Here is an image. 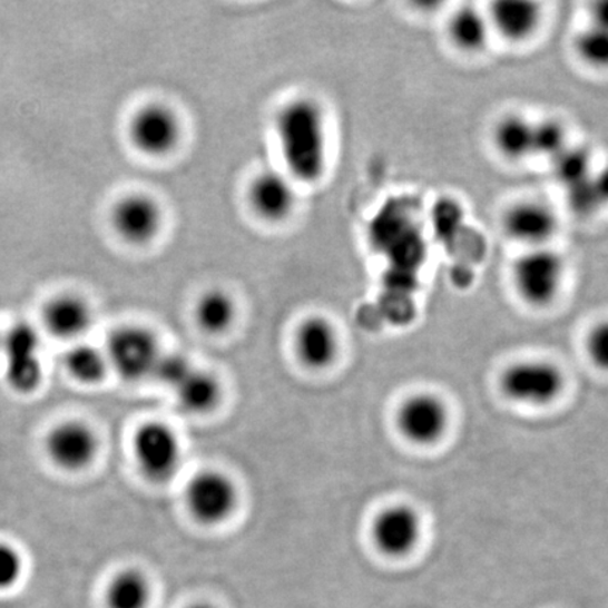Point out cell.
<instances>
[{"instance_id":"obj_9","label":"cell","mask_w":608,"mask_h":608,"mask_svg":"<svg viewBox=\"0 0 608 608\" xmlns=\"http://www.w3.org/2000/svg\"><path fill=\"white\" fill-rule=\"evenodd\" d=\"M186 503L203 524H217L236 509L237 490L231 479L217 471H205L190 480Z\"/></svg>"},{"instance_id":"obj_4","label":"cell","mask_w":608,"mask_h":608,"mask_svg":"<svg viewBox=\"0 0 608 608\" xmlns=\"http://www.w3.org/2000/svg\"><path fill=\"white\" fill-rule=\"evenodd\" d=\"M565 386L557 365L547 361L517 362L500 379L501 391L517 403L543 405L553 402Z\"/></svg>"},{"instance_id":"obj_20","label":"cell","mask_w":608,"mask_h":608,"mask_svg":"<svg viewBox=\"0 0 608 608\" xmlns=\"http://www.w3.org/2000/svg\"><path fill=\"white\" fill-rule=\"evenodd\" d=\"M151 597L146 576L136 569H126L111 579L106 590L109 608H147Z\"/></svg>"},{"instance_id":"obj_1","label":"cell","mask_w":608,"mask_h":608,"mask_svg":"<svg viewBox=\"0 0 608 608\" xmlns=\"http://www.w3.org/2000/svg\"><path fill=\"white\" fill-rule=\"evenodd\" d=\"M275 129L293 178L317 183L327 168V130L322 106L311 98L293 99L277 111Z\"/></svg>"},{"instance_id":"obj_8","label":"cell","mask_w":608,"mask_h":608,"mask_svg":"<svg viewBox=\"0 0 608 608\" xmlns=\"http://www.w3.org/2000/svg\"><path fill=\"white\" fill-rule=\"evenodd\" d=\"M135 453L138 465L154 482H167L178 471L180 447L169 426L161 423H147L140 426L135 437Z\"/></svg>"},{"instance_id":"obj_27","label":"cell","mask_w":608,"mask_h":608,"mask_svg":"<svg viewBox=\"0 0 608 608\" xmlns=\"http://www.w3.org/2000/svg\"><path fill=\"white\" fill-rule=\"evenodd\" d=\"M591 175L567 188L568 206L576 216L588 217L602 209Z\"/></svg>"},{"instance_id":"obj_34","label":"cell","mask_w":608,"mask_h":608,"mask_svg":"<svg viewBox=\"0 0 608 608\" xmlns=\"http://www.w3.org/2000/svg\"><path fill=\"white\" fill-rule=\"evenodd\" d=\"M0 344H2V333H0Z\"/></svg>"},{"instance_id":"obj_16","label":"cell","mask_w":608,"mask_h":608,"mask_svg":"<svg viewBox=\"0 0 608 608\" xmlns=\"http://www.w3.org/2000/svg\"><path fill=\"white\" fill-rule=\"evenodd\" d=\"M541 18L540 3L530 0H501L492 4L489 23L503 39L521 42L536 33Z\"/></svg>"},{"instance_id":"obj_11","label":"cell","mask_w":608,"mask_h":608,"mask_svg":"<svg viewBox=\"0 0 608 608\" xmlns=\"http://www.w3.org/2000/svg\"><path fill=\"white\" fill-rule=\"evenodd\" d=\"M506 236L530 249L546 247L558 232L557 213L541 200H520L511 205L501 217Z\"/></svg>"},{"instance_id":"obj_25","label":"cell","mask_w":608,"mask_h":608,"mask_svg":"<svg viewBox=\"0 0 608 608\" xmlns=\"http://www.w3.org/2000/svg\"><path fill=\"white\" fill-rule=\"evenodd\" d=\"M575 51L589 67L608 69V30L590 24L576 37Z\"/></svg>"},{"instance_id":"obj_17","label":"cell","mask_w":608,"mask_h":608,"mask_svg":"<svg viewBox=\"0 0 608 608\" xmlns=\"http://www.w3.org/2000/svg\"><path fill=\"white\" fill-rule=\"evenodd\" d=\"M339 340L333 325L323 317H312L303 322L296 334L298 359L312 370H324L337 356Z\"/></svg>"},{"instance_id":"obj_23","label":"cell","mask_w":608,"mask_h":608,"mask_svg":"<svg viewBox=\"0 0 608 608\" xmlns=\"http://www.w3.org/2000/svg\"><path fill=\"white\" fill-rule=\"evenodd\" d=\"M196 322L209 334L226 332L236 318V304L226 292L213 290L206 292L196 304Z\"/></svg>"},{"instance_id":"obj_12","label":"cell","mask_w":608,"mask_h":608,"mask_svg":"<svg viewBox=\"0 0 608 608\" xmlns=\"http://www.w3.org/2000/svg\"><path fill=\"white\" fill-rule=\"evenodd\" d=\"M111 223L125 242L143 245L153 242L163 226V210L151 196L135 194L117 202Z\"/></svg>"},{"instance_id":"obj_6","label":"cell","mask_w":608,"mask_h":608,"mask_svg":"<svg viewBox=\"0 0 608 608\" xmlns=\"http://www.w3.org/2000/svg\"><path fill=\"white\" fill-rule=\"evenodd\" d=\"M130 140L138 151L151 157L167 156L183 137V125L173 109L163 104L146 105L130 121Z\"/></svg>"},{"instance_id":"obj_2","label":"cell","mask_w":608,"mask_h":608,"mask_svg":"<svg viewBox=\"0 0 608 608\" xmlns=\"http://www.w3.org/2000/svg\"><path fill=\"white\" fill-rule=\"evenodd\" d=\"M565 263L548 247L528 249L513 264L511 276L522 301L535 307L551 304L561 291Z\"/></svg>"},{"instance_id":"obj_24","label":"cell","mask_w":608,"mask_h":608,"mask_svg":"<svg viewBox=\"0 0 608 608\" xmlns=\"http://www.w3.org/2000/svg\"><path fill=\"white\" fill-rule=\"evenodd\" d=\"M552 170L555 178L565 188L589 178L594 173H591V158L588 149L580 147L565 148L559 156L552 159Z\"/></svg>"},{"instance_id":"obj_21","label":"cell","mask_w":608,"mask_h":608,"mask_svg":"<svg viewBox=\"0 0 608 608\" xmlns=\"http://www.w3.org/2000/svg\"><path fill=\"white\" fill-rule=\"evenodd\" d=\"M180 405L192 413L209 412L220 399V386L210 373L192 371L178 388L175 389Z\"/></svg>"},{"instance_id":"obj_13","label":"cell","mask_w":608,"mask_h":608,"mask_svg":"<svg viewBox=\"0 0 608 608\" xmlns=\"http://www.w3.org/2000/svg\"><path fill=\"white\" fill-rule=\"evenodd\" d=\"M372 536L382 553L393 558L405 557L420 541V516L408 504L389 507L373 522Z\"/></svg>"},{"instance_id":"obj_3","label":"cell","mask_w":608,"mask_h":608,"mask_svg":"<svg viewBox=\"0 0 608 608\" xmlns=\"http://www.w3.org/2000/svg\"><path fill=\"white\" fill-rule=\"evenodd\" d=\"M0 355L4 360V377L14 392L33 393L42 382L39 332L28 322L10 325L2 333Z\"/></svg>"},{"instance_id":"obj_7","label":"cell","mask_w":608,"mask_h":608,"mask_svg":"<svg viewBox=\"0 0 608 608\" xmlns=\"http://www.w3.org/2000/svg\"><path fill=\"white\" fill-rule=\"evenodd\" d=\"M99 451L98 435L82 421L69 420L52 426L46 439V452L56 467L67 472L84 471Z\"/></svg>"},{"instance_id":"obj_15","label":"cell","mask_w":608,"mask_h":608,"mask_svg":"<svg viewBox=\"0 0 608 608\" xmlns=\"http://www.w3.org/2000/svg\"><path fill=\"white\" fill-rule=\"evenodd\" d=\"M251 206L268 222H284L296 206V190L287 176L268 170L257 176L249 188Z\"/></svg>"},{"instance_id":"obj_14","label":"cell","mask_w":608,"mask_h":608,"mask_svg":"<svg viewBox=\"0 0 608 608\" xmlns=\"http://www.w3.org/2000/svg\"><path fill=\"white\" fill-rule=\"evenodd\" d=\"M94 313L84 297L63 293L42 308V324L58 340H77L92 328Z\"/></svg>"},{"instance_id":"obj_33","label":"cell","mask_w":608,"mask_h":608,"mask_svg":"<svg viewBox=\"0 0 608 608\" xmlns=\"http://www.w3.org/2000/svg\"><path fill=\"white\" fill-rule=\"evenodd\" d=\"M188 608H216L210 605H206V602H197V605L190 606Z\"/></svg>"},{"instance_id":"obj_31","label":"cell","mask_w":608,"mask_h":608,"mask_svg":"<svg viewBox=\"0 0 608 608\" xmlns=\"http://www.w3.org/2000/svg\"><path fill=\"white\" fill-rule=\"evenodd\" d=\"M597 196L601 202L602 207L608 205V164L591 175Z\"/></svg>"},{"instance_id":"obj_29","label":"cell","mask_w":608,"mask_h":608,"mask_svg":"<svg viewBox=\"0 0 608 608\" xmlns=\"http://www.w3.org/2000/svg\"><path fill=\"white\" fill-rule=\"evenodd\" d=\"M23 557L13 546L0 542V591L13 589L23 576Z\"/></svg>"},{"instance_id":"obj_28","label":"cell","mask_w":608,"mask_h":608,"mask_svg":"<svg viewBox=\"0 0 608 608\" xmlns=\"http://www.w3.org/2000/svg\"><path fill=\"white\" fill-rule=\"evenodd\" d=\"M194 367L184 356L176 354H159L151 376L157 377L159 382L170 388H178L180 383L189 376Z\"/></svg>"},{"instance_id":"obj_5","label":"cell","mask_w":608,"mask_h":608,"mask_svg":"<svg viewBox=\"0 0 608 608\" xmlns=\"http://www.w3.org/2000/svg\"><path fill=\"white\" fill-rule=\"evenodd\" d=\"M109 367L127 381L151 375L159 356L157 340L148 330L125 325L110 335L105 351Z\"/></svg>"},{"instance_id":"obj_26","label":"cell","mask_w":608,"mask_h":608,"mask_svg":"<svg viewBox=\"0 0 608 608\" xmlns=\"http://www.w3.org/2000/svg\"><path fill=\"white\" fill-rule=\"evenodd\" d=\"M568 147L567 130L562 122L553 119L542 120L535 125L532 154L552 159Z\"/></svg>"},{"instance_id":"obj_30","label":"cell","mask_w":608,"mask_h":608,"mask_svg":"<svg viewBox=\"0 0 608 608\" xmlns=\"http://www.w3.org/2000/svg\"><path fill=\"white\" fill-rule=\"evenodd\" d=\"M586 346L591 362L600 370L608 371V320L595 325Z\"/></svg>"},{"instance_id":"obj_18","label":"cell","mask_w":608,"mask_h":608,"mask_svg":"<svg viewBox=\"0 0 608 608\" xmlns=\"http://www.w3.org/2000/svg\"><path fill=\"white\" fill-rule=\"evenodd\" d=\"M532 140H535V125L524 116L506 115L496 122L493 129V143L496 149L510 161H521L532 154Z\"/></svg>"},{"instance_id":"obj_19","label":"cell","mask_w":608,"mask_h":608,"mask_svg":"<svg viewBox=\"0 0 608 608\" xmlns=\"http://www.w3.org/2000/svg\"><path fill=\"white\" fill-rule=\"evenodd\" d=\"M490 23L483 13L472 7H463L448 21V37L463 52L474 55L488 46Z\"/></svg>"},{"instance_id":"obj_10","label":"cell","mask_w":608,"mask_h":608,"mask_svg":"<svg viewBox=\"0 0 608 608\" xmlns=\"http://www.w3.org/2000/svg\"><path fill=\"white\" fill-rule=\"evenodd\" d=\"M450 423V414L441 399L430 393L409 398L399 409V430L409 441L431 445L440 441Z\"/></svg>"},{"instance_id":"obj_22","label":"cell","mask_w":608,"mask_h":608,"mask_svg":"<svg viewBox=\"0 0 608 608\" xmlns=\"http://www.w3.org/2000/svg\"><path fill=\"white\" fill-rule=\"evenodd\" d=\"M63 365L69 376L82 385H96L109 370L105 352L89 344H77L68 350L63 356Z\"/></svg>"},{"instance_id":"obj_32","label":"cell","mask_w":608,"mask_h":608,"mask_svg":"<svg viewBox=\"0 0 608 608\" xmlns=\"http://www.w3.org/2000/svg\"><path fill=\"white\" fill-rule=\"evenodd\" d=\"M591 24L608 30V2L595 3L591 7Z\"/></svg>"}]
</instances>
